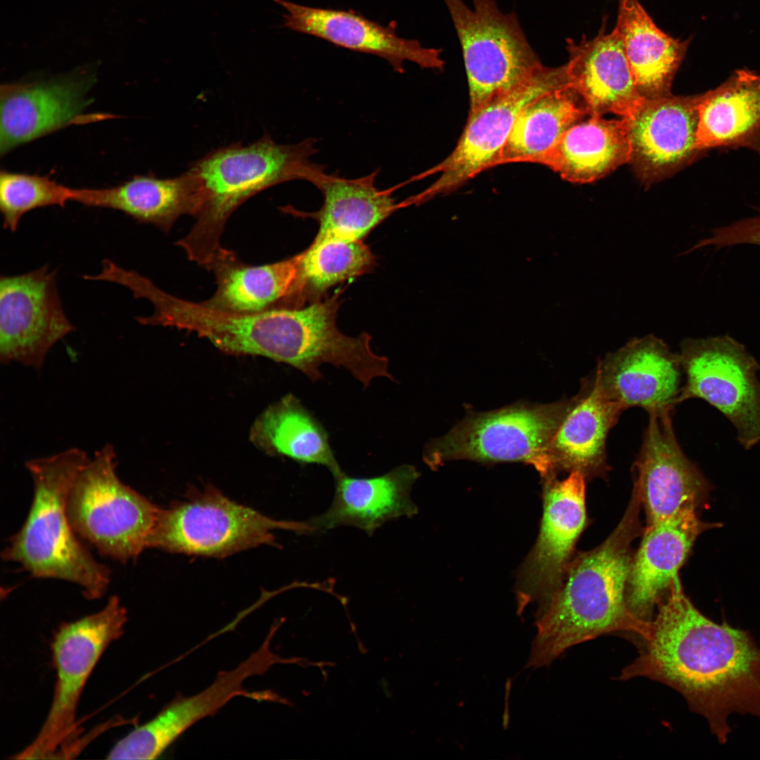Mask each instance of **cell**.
I'll return each instance as SVG.
<instances>
[{"mask_svg":"<svg viewBox=\"0 0 760 760\" xmlns=\"http://www.w3.org/2000/svg\"><path fill=\"white\" fill-rule=\"evenodd\" d=\"M697 96L672 94L644 99L626 120L630 162L637 176L650 184L675 172L699 152Z\"/></svg>","mask_w":760,"mask_h":760,"instance_id":"obj_18","label":"cell"},{"mask_svg":"<svg viewBox=\"0 0 760 760\" xmlns=\"http://www.w3.org/2000/svg\"><path fill=\"white\" fill-rule=\"evenodd\" d=\"M312 533L306 522L276 520L240 505L213 486L192 490L161 509L148 547L189 555L224 557L261 545H275L274 531Z\"/></svg>","mask_w":760,"mask_h":760,"instance_id":"obj_6","label":"cell"},{"mask_svg":"<svg viewBox=\"0 0 760 760\" xmlns=\"http://www.w3.org/2000/svg\"><path fill=\"white\" fill-rule=\"evenodd\" d=\"M48 265L0 277V361L40 370L51 349L75 331Z\"/></svg>","mask_w":760,"mask_h":760,"instance_id":"obj_13","label":"cell"},{"mask_svg":"<svg viewBox=\"0 0 760 760\" xmlns=\"http://www.w3.org/2000/svg\"><path fill=\"white\" fill-rule=\"evenodd\" d=\"M460 43L472 113L526 82L542 65L517 15L495 0H443Z\"/></svg>","mask_w":760,"mask_h":760,"instance_id":"obj_8","label":"cell"},{"mask_svg":"<svg viewBox=\"0 0 760 760\" xmlns=\"http://www.w3.org/2000/svg\"><path fill=\"white\" fill-rule=\"evenodd\" d=\"M636 89L645 99L671 95V86L689 46L654 23L639 0H619L615 25Z\"/></svg>","mask_w":760,"mask_h":760,"instance_id":"obj_26","label":"cell"},{"mask_svg":"<svg viewBox=\"0 0 760 760\" xmlns=\"http://www.w3.org/2000/svg\"><path fill=\"white\" fill-rule=\"evenodd\" d=\"M375 171L367 176L347 179L328 174L323 167L308 182L321 192L323 203L312 213L299 215L316 220L319 224L314 239L336 237L352 240L364 239L397 208L395 199L388 191L375 186Z\"/></svg>","mask_w":760,"mask_h":760,"instance_id":"obj_24","label":"cell"},{"mask_svg":"<svg viewBox=\"0 0 760 760\" xmlns=\"http://www.w3.org/2000/svg\"><path fill=\"white\" fill-rule=\"evenodd\" d=\"M419 475L410 464L370 478L353 477L341 471L334 476L335 494L329 509L307 521L312 533L352 526L371 536L388 521L414 515L417 507L410 491Z\"/></svg>","mask_w":760,"mask_h":760,"instance_id":"obj_23","label":"cell"},{"mask_svg":"<svg viewBox=\"0 0 760 760\" xmlns=\"http://www.w3.org/2000/svg\"><path fill=\"white\" fill-rule=\"evenodd\" d=\"M90 68L47 80L7 83L0 88V153L70 124L90 121L82 113L95 73Z\"/></svg>","mask_w":760,"mask_h":760,"instance_id":"obj_16","label":"cell"},{"mask_svg":"<svg viewBox=\"0 0 760 760\" xmlns=\"http://www.w3.org/2000/svg\"><path fill=\"white\" fill-rule=\"evenodd\" d=\"M685 381L678 399H702L733 425L740 444L760 443V365L728 335L685 338L679 353Z\"/></svg>","mask_w":760,"mask_h":760,"instance_id":"obj_10","label":"cell"},{"mask_svg":"<svg viewBox=\"0 0 760 760\" xmlns=\"http://www.w3.org/2000/svg\"><path fill=\"white\" fill-rule=\"evenodd\" d=\"M280 623L270 628L260 647L229 671L218 673L214 682L191 696L179 695L153 718L137 726L110 749L108 759H153L158 758L182 733L200 720L214 715L232 699L243 696L258 701L288 703L271 691L249 692L243 683L279 663H297L298 659H283L270 650L271 640Z\"/></svg>","mask_w":760,"mask_h":760,"instance_id":"obj_12","label":"cell"},{"mask_svg":"<svg viewBox=\"0 0 760 760\" xmlns=\"http://www.w3.org/2000/svg\"><path fill=\"white\" fill-rule=\"evenodd\" d=\"M631 141L626 120L590 115L573 125L559 139L541 164L563 179L585 184L597 180L630 162Z\"/></svg>","mask_w":760,"mask_h":760,"instance_id":"obj_29","label":"cell"},{"mask_svg":"<svg viewBox=\"0 0 760 760\" xmlns=\"http://www.w3.org/2000/svg\"><path fill=\"white\" fill-rule=\"evenodd\" d=\"M706 243L716 248L740 244L760 246V209L753 217L712 229Z\"/></svg>","mask_w":760,"mask_h":760,"instance_id":"obj_34","label":"cell"},{"mask_svg":"<svg viewBox=\"0 0 760 760\" xmlns=\"http://www.w3.org/2000/svg\"><path fill=\"white\" fill-rule=\"evenodd\" d=\"M568 86L566 64L556 68L543 65L517 89L469 113L454 150L427 172L439 173L438 177L408 203L417 205L451 193L481 172L495 167L521 111L543 94Z\"/></svg>","mask_w":760,"mask_h":760,"instance_id":"obj_11","label":"cell"},{"mask_svg":"<svg viewBox=\"0 0 760 760\" xmlns=\"http://www.w3.org/2000/svg\"><path fill=\"white\" fill-rule=\"evenodd\" d=\"M315 140L279 144L270 135L243 145L234 143L208 153L186 172L200 198L189 232L176 244L189 259L207 269L223 251L221 236L229 217L246 200L289 181L308 182L322 165L311 162Z\"/></svg>","mask_w":760,"mask_h":760,"instance_id":"obj_3","label":"cell"},{"mask_svg":"<svg viewBox=\"0 0 760 760\" xmlns=\"http://www.w3.org/2000/svg\"><path fill=\"white\" fill-rule=\"evenodd\" d=\"M623 411L606 395L594 373L585 378L537 471L544 479L562 471L579 472L587 481L606 477L607 438Z\"/></svg>","mask_w":760,"mask_h":760,"instance_id":"obj_20","label":"cell"},{"mask_svg":"<svg viewBox=\"0 0 760 760\" xmlns=\"http://www.w3.org/2000/svg\"><path fill=\"white\" fill-rule=\"evenodd\" d=\"M72 201L87 206L124 213L140 223L151 224L165 232L181 216L195 217L200 198L190 175L160 179L136 175L114 186L74 189Z\"/></svg>","mask_w":760,"mask_h":760,"instance_id":"obj_25","label":"cell"},{"mask_svg":"<svg viewBox=\"0 0 760 760\" xmlns=\"http://www.w3.org/2000/svg\"><path fill=\"white\" fill-rule=\"evenodd\" d=\"M673 411L649 414L640 450L633 466V488L644 509L646 526L683 509L697 510L710 484L684 454L674 433Z\"/></svg>","mask_w":760,"mask_h":760,"instance_id":"obj_15","label":"cell"},{"mask_svg":"<svg viewBox=\"0 0 760 760\" xmlns=\"http://www.w3.org/2000/svg\"><path fill=\"white\" fill-rule=\"evenodd\" d=\"M640 654L619 679L643 677L680 693L719 742L732 714L760 716V648L749 631L718 623L685 595L679 576L658 604Z\"/></svg>","mask_w":760,"mask_h":760,"instance_id":"obj_1","label":"cell"},{"mask_svg":"<svg viewBox=\"0 0 760 760\" xmlns=\"http://www.w3.org/2000/svg\"><path fill=\"white\" fill-rule=\"evenodd\" d=\"M282 6V27L312 35L353 51L386 60L398 72L410 61L422 68L441 70V51L422 46L417 39L399 37L394 25L384 26L352 10L310 7L286 0H273Z\"/></svg>","mask_w":760,"mask_h":760,"instance_id":"obj_19","label":"cell"},{"mask_svg":"<svg viewBox=\"0 0 760 760\" xmlns=\"http://www.w3.org/2000/svg\"><path fill=\"white\" fill-rule=\"evenodd\" d=\"M586 479L579 472L564 479L545 478L540 533L521 569L517 590L520 614L537 602L540 610L560 588L588 524Z\"/></svg>","mask_w":760,"mask_h":760,"instance_id":"obj_14","label":"cell"},{"mask_svg":"<svg viewBox=\"0 0 760 760\" xmlns=\"http://www.w3.org/2000/svg\"><path fill=\"white\" fill-rule=\"evenodd\" d=\"M719 526L701 521L692 509L679 510L645 526L633 556L626 590L628 607L635 618L652 620L699 535Z\"/></svg>","mask_w":760,"mask_h":760,"instance_id":"obj_21","label":"cell"},{"mask_svg":"<svg viewBox=\"0 0 760 760\" xmlns=\"http://www.w3.org/2000/svg\"><path fill=\"white\" fill-rule=\"evenodd\" d=\"M127 620L126 609L113 595L100 611L59 626L51 642L56 680L51 707L34 740L16 759L56 758L72 752L83 689L105 650L122 635Z\"/></svg>","mask_w":760,"mask_h":760,"instance_id":"obj_7","label":"cell"},{"mask_svg":"<svg viewBox=\"0 0 760 760\" xmlns=\"http://www.w3.org/2000/svg\"><path fill=\"white\" fill-rule=\"evenodd\" d=\"M376 257L363 240L314 239L299 253L293 308L324 299L329 289L371 272Z\"/></svg>","mask_w":760,"mask_h":760,"instance_id":"obj_32","label":"cell"},{"mask_svg":"<svg viewBox=\"0 0 760 760\" xmlns=\"http://www.w3.org/2000/svg\"><path fill=\"white\" fill-rule=\"evenodd\" d=\"M571 403L572 398L471 412L445 435L431 441L424 449V460L433 468L448 460H469L523 462L537 469Z\"/></svg>","mask_w":760,"mask_h":760,"instance_id":"obj_9","label":"cell"},{"mask_svg":"<svg viewBox=\"0 0 760 760\" xmlns=\"http://www.w3.org/2000/svg\"><path fill=\"white\" fill-rule=\"evenodd\" d=\"M638 492L631 497L621 521L597 547L576 553L564 580L550 602L538 611L536 633L526 668L552 664L572 646L613 633L645 639L650 622L630 612L626 590L634 554V540L644 528Z\"/></svg>","mask_w":760,"mask_h":760,"instance_id":"obj_2","label":"cell"},{"mask_svg":"<svg viewBox=\"0 0 760 760\" xmlns=\"http://www.w3.org/2000/svg\"><path fill=\"white\" fill-rule=\"evenodd\" d=\"M569 87L583 99L590 115L612 113L628 118L644 101L638 92L622 39L614 27L580 42L566 39Z\"/></svg>","mask_w":760,"mask_h":760,"instance_id":"obj_22","label":"cell"},{"mask_svg":"<svg viewBox=\"0 0 760 760\" xmlns=\"http://www.w3.org/2000/svg\"><path fill=\"white\" fill-rule=\"evenodd\" d=\"M251 439L270 454L324 466L333 476L343 471L327 432L293 394L284 396L260 415L251 429Z\"/></svg>","mask_w":760,"mask_h":760,"instance_id":"obj_30","label":"cell"},{"mask_svg":"<svg viewBox=\"0 0 760 760\" xmlns=\"http://www.w3.org/2000/svg\"><path fill=\"white\" fill-rule=\"evenodd\" d=\"M723 146L760 152V75L749 70L699 96L696 147Z\"/></svg>","mask_w":760,"mask_h":760,"instance_id":"obj_27","label":"cell"},{"mask_svg":"<svg viewBox=\"0 0 760 760\" xmlns=\"http://www.w3.org/2000/svg\"><path fill=\"white\" fill-rule=\"evenodd\" d=\"M89 459L84 450L72 448L25 462L33 485L31 506L1 557L34 578L74 583L86 598L95 600L105 594L110 571L80 542L66 509L70 490Z\"/></svg>","mask_w":760,"mask_h":760,"instance_id":"obj_4","label":"cell"},{"mask_svg":"<svg viewBox=\"0 0 760 760\" xmlns=\"http://www.w3.org/2000/svg\"><path fill=\"white\" fill-rule=\"evenodd\" d=\"M586 114L583 99L569 86L543 94L521 111L495 166L541 164L561 137Z\"/></svg>","mask_w":760,"mask_h":760,"instance_id":"obj_31","label":"cell"},{"mask_svg":"<svg viewBox=\"0 0 760 760\" xmlns=\"http://www.w3.org/2000/svg\"><path fill=\"white\" fill-rule=\"evenodd\" d=\"M606 395L623 410L673 411L684 375L679 354L652 334L634 338L597 362L594 372Z\"/></svg>","mask_w":760,"mask_h":760,"instance_id":"obj_17","label":"cell"},{"mask_svg":"<svg viewBox=\"0 0 760 760\" xmlns=\"http://www.w3.org/2000/svg\"><path fill=\"white\" fill-rule=\"evenodd\" d=\"M298 261L299 253L274 263L251 266L224 248L208 267L215 273L217 289L204 302L236 312L291 308Z\"/></svg>","mask_w":760,"mask_h":760,"instance_id":"obj_28","label":"cell"},{"mask_svg":"<svg viewBox=\"0 0 760 760\" xmlns=\"http://www.w3.org/2000/svg\"><path fill=\"white\" fill-rule=\"evenodd\" d=\"M117 464L113 445L96 451L77 475L66 509L79 538L99 554L126 563L148 548L160 508L122 483Z\"/></svg>","mask_w":760,"mask_h":760,"instance_id":"obj_5","label":"cell"},{"mask_svg":"<svg viewBox=\"0 0 760 760\" xmlns=\"http://www.w3.org/2000/svg\"><path fill=\"white\" fill-rule=\"evenodd\" d=\"M73 188L58 183L49 176L1 170L0 210L3 227L14 232L28 212L43 207H63L72 201Z\"/></svg>","mask_w":760,"mask_h":760,"instance_id":"obj_33","label":"cell"}]
</instances>
